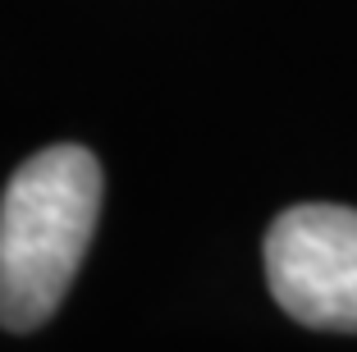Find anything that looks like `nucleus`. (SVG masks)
<instances>
[{"mask_svg":"<svg viewBox=\"0 0 357 352\" xmlns=\"http://www.w3.org/2000/svg\"><path fill=\"white\" fill-rule=\"evenodd\" d=\"M266 284L298 325L357 334V211L330 201L280 211L266 234Z\"/></svg>","mask_w":357,"mask_h":352,"instance_id":"obj_2","label":"nucleus"},{"mask_svg":"<svg viewBox=\"0 0 357 352\" xmlns=\"http://www.w3.org/2000/svg\"><path fill=\"white\" fill-rule=\"evenodd\" d=\"M101 160L64 142L23 160L0 197V325L32 334L69 298L101 220Z\"/></svg>","mask_w":357,"mask_h":352,"instance_id":"obj_1","label":"nucleus"}]
</instances>
